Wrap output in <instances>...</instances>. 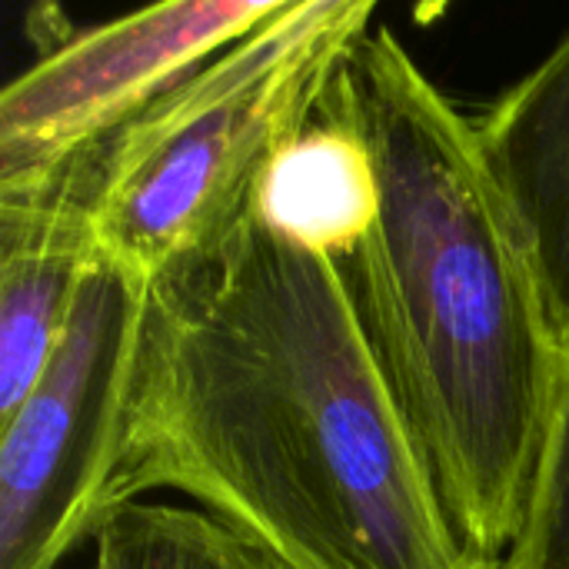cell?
I'll return each instance as SVG.
<instances>
[{
  "label": "cell",
  "instance_id": "obj_1",
  "mask_svg": "<svg viewBox=\"0 0 569 569\" xmlns=\"http://www.w3.org/2000/svg\"><path fill=\"white\" fill-rule=\"evenodd\" d=\"M163 490L283 569H500L457 533L340 263L253 207L150 287L110 513Z\"/></svg>",
  "mask_w": 569,
  "mask_h": 569
},
{
  "label": "cell",
  "instance_id": "obj_6",
  "mask_svg": "<svg viewBox=\"0 0 569 569\" xmlns=\"http://www.w3.org/2000/svg\"><path fill=\"white\" fill-rule=\"evenodd\" d=\"M97 153L0 180V420L37 383L100 260L87 210Z\"/></svg>",
  "mask_w": 569,
  "mask_h": 569
},
{
  "label": "cell",
  "instance_id": "obj_8",
  "mask_svg": "<svg viewBox=\"0 0 569 569\" xmlns=\"http://www.w3.org/2000/svg\"><path fill=\"white\" fill-rule=\"evenodd\" d=\"M377 170L363 137L333 110L290 140L263 170L250 207L280 233L347 260L377 213Z\"/></svg>",
  "mask_w": 569,
  "mask_h": 569
},
{
  "label": "cell",
  "instance_id": "obj_3",
  "mask_svg": "<svg viewBox=\"0 0 569 569\" xmlns=\"http://www.w3.org/2000/svg\"><path fill=\"white\" fill-rule=\"evenodd\" d=\"M373 13L370 0H283L113 133L87 187L97 253L150 287L207 260L317 120Z\"/></svg>",
  "mask_w": 569,
  "mask_h": 569
},
{
  "label": "cell",
  "instance_id": "obj_5",
  "mask_svg": "<svg viewBox=\"0 0 569 569\" xmlns=\"http://www.w3.org/2000/svg\"><path fill=\"white\" fill-rule=\"evenodd\" d=\"M283 0H170L53 43L0 93V180L97 153Z\"/></svg>",
  "mask_w": 569,
  "mask_h": 569
},
{
  "label": "cell",
  "instance_id": "obj_9",
  "mask_svg": "<svg viewBox=\"0 0 569 569\" xmlns=\"http://www.w3.org/2000/svg\"><path fill=\"white\" fill-rule=\"evenodd\" d=\"M90 569H283L197 507L130 503L93 533Z\"/></svg>",
  "mask_w": 569,
  "mask_h": 569
},
{
  "label": "cell",
  "instance_id": "obj_4",
  "mask_svg": "<svg viewBox=\"0 0 569 569\" xmlns=\"http://www.w3.org/2000/svg\"><path fill=\"white\" fill-rule=\"evenodd\" d=\"M150 283L97 260L67 330L0 420V569H57L110 517Z\"/></svg>",
  "mask_w": 569,
  "mask_h": 569
},
{
  "label": "cell",
  "instance_id": "obj_10",
  "mask_svg": "<svg viewBox=\"0 0 569 569\" xmlns=\"http://www.w3.org/2000/svg\"><path fill=\"white\" fill-rule=\"evenodd\" d=\"M500 569H569V370L540 447L520 527Z\"/></svg>",
  "mask_w": 569,
  "mask_h": 569
},
{
  "label": "cell",
  "instance_id": "obj_2",
  "mask_svg": "<svg viewBox=\"0 0 569 569\" xmlns=\"http://www.w3.org/2000/svg\"><path fill=\"white\" fill-rule=\"evenodd\" d=\"M327 110L367 143L377 213L340 260L380 367L463 543L500 567L569 363L473 117L390 27H370Z\"/></svg>",
  "mask_w": 569,
  "mask_h": 569
},
{
  "label": "cell",
  "instance_id": "obj_7",
  "mask_svg": "<svg viewBox=\"0 0 569 569\" xmlns=\"http://www.w3.org/2000/svg\"><path fill=\"white\" fill-rule=\"evenodd\" d=\"M473 127L569 363V33Z\"/></svg>",
  "mask_w": 569,
  "mask_h": 569
}]
</instances>
